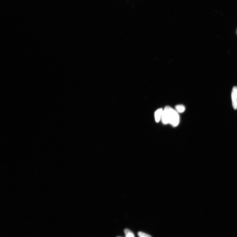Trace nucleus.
<instances>
[{"label": "nucleus", "instance_id": "nucleus-1", "mask_svg": "<svg viewBox=\"0 0 237 237\" xmlns=\"http://www.w3.org/2000/svg\"><path fill=\"white\" fill-rule=\"evenodd\" d=\"M165 108L168 113L169 123L174 127L177 126L179 123L180 118L179 114L176 111L169 106H166Z\"/></svg>", "mask_w": 237, "mask_h": 237}, {"label": "nucleus", "instance_id": "nucleus-2", "mask_svg": "<svg viewBox=\"0 0 237 237\" xmlns=\"http://www.w3.org/2000/svg\"><path fill=\"white\" fill-rule=\"evenodd\" d=\"M231 97L232 105L233 109L236 110L237 109V87H233L232 89Z\"/></svg>", "mask_w": 237, "mask_h": 237}, {"label": "nucleus", "instance_id": "nucleus-3", "mask_svg": "<svg viewBox=\"0 0 237 237\" xmlns=\"http://www.w3.org/2000/svg\"><path fill=\"white\" fill-rule=\"evenodd\" d=\"M161 118L163 124H167L169 123L168 113L165 108L164 110L163 111Z\"/></svg>", "mask_w": 237, "mask_h": 237}, {"label": "nucleus", "instance_id": "nucleus-4", "mask_svg": "<svg viewBox=\"0 0 237 237\" xmlns=\"http://www.w3.org/2000/svg\"><path fill=\"white\" fill-rule=\"evenodd\" d=\"M163 111L162 109H160L155 111V120L156 122H159L160 119H161Z\"/></svg>", "mask_w": 237, "mask_h": 237}, {"label": "nucleus", "instance_id": "nucleus-5", "mask_svg": "<svg viewBox=\"0 0 237 237\" xmlns=\"http://www.w3.org/2000/svg\"><path fill=\"white\" fill-rule=\"evenodd\" d=\"M124 232L125 237H134V233L128 229H125Z\"/></svg>", "mask_w": 237, "mask_h": 237}, {"label": "nucleus", "instance_id": "nucleus-6", "mask_svg": "<svg viewBox=\"0 0 237 237\" xmlns=\"http://www.w3.org/2000/svg\"><path fill=\"white\" fill-rule=\"evenodd\" d=\"M175 107L178 112L180 113H183L185 110V107L183 105H177Z\"/></svg>", "mask_w": 237, "mask_h": 237}, {"label": "nucleus", "instance_id": "nucleus-7", "mask_svg": "<svg viewBox=\"0 0 237 237\" xmlns=\"http://www.w3.org/2000/svg\"><path fill=\"white\" fill-rule=\"evenodd\" d=\"M138 235L139 237H152L150 235L141 232H139Z\"/></svg>", "mask_w": 237, "mask_h": 237}, {"label": "nucleus", "instance_id": "nucleus-8", "mask_svg": "<svg viewBox=\"0 0 237 237\" xmlns=\"http://www.w3.org/2000/svg\"></svg>", "mask_w": 237, "mask_h": 237}]
</instances>
